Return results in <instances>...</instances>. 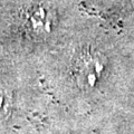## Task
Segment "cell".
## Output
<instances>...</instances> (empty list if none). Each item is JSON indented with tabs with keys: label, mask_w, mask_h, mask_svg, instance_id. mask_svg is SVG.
<instances>
[{
	"label": "cell",
	"mask_w": 134,
	"mask_h": 134,
	"mask_svg": "<svg viewBox=\"0 0 134 134\" xmlns=\"http://www.w3.org/2000/svg\"><path fill=\"white\" fill-rule=\"evenodd\" d=\"M28 26L35 35L43 36L48 34L52 29V19L50 14L43 7L34 9L28 17Z\"/></svg>",
	"instance_id": "2"
},
{
	"label": "cell",
	"mask_w": 134,
	"mask_h": 134,
	"mask_svg": "<svg viewBox=\"0 0 134 134\" xmlns=\"http://www.w3.org/2000/svg\"><path fill=\"white\" fill-rule=\"evenodd\" d=\"M104 70V60L97 53H84L75 64V76L77 83L84 88L96 85Z\"/></svg>",
	"instance_id": "1"
}]
</instances>
